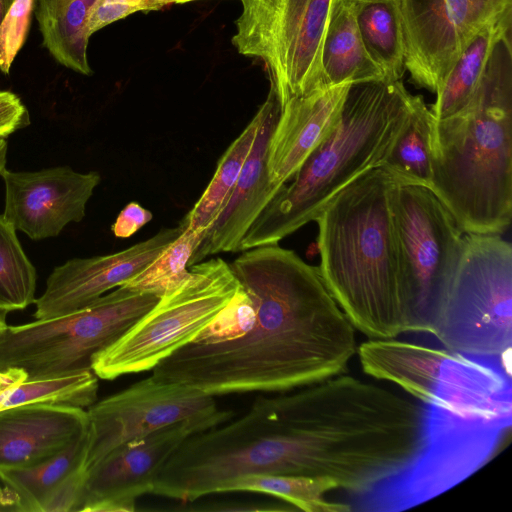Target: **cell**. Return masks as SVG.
Listing matches in <instances>:
<instances>
[{
	"label": "cell",
	"instance_id": "cell-29",
	"mask_svg": "<svg viewBox=\"0 0 512 512\" xmlns=\"http://www.w3.org/2000/svg\"><path fill=\"white\" fill-rule=\"evenodd\" d=\"M200 242L191 230L182 228L181 233L149 265L121 286L161 297L189 275L188 263Z\"/></svg>",
	"mask_w": 512,
	"mask_h": 512
},
{
	"label": "cell",
	"instance_id": "cell-34",
	"mask_svg": "<svg viewBox=\"0 0 512 512\" xmlns=\"http://www.w3.org/2000/svg\"><path fill=\"white\" fill-rule=\"evenodd\" d=\"M8 145L4 138H0V174L6 169Z\"/></svg>",
	"mask_w": 512,
	"mask_h": 512
},
{
	"label": "cell",
	"instance_id": "cell-24",
	"mask_svg": "<svg viewBox=\"0 0 512 512\" xmlns=\"http://www.w3.org/2000/svg\"><path fill=\"white\" fill-rule=\"evenodd\" d=\"M365 49L386 81L401 80L404 40L397 0H352Z\"/></svg>",
	"mask_w": 512,
	"mask_h": 512
},
{
	"label": "cell",
	"instance_id": "cell-6",
	"mask_svg": "<svg viewBox=\"0 0 512 512\" xmlns=\"http://www.w3.org/2000/svg\"><path fill=\"white\" fill-rule=\"evenodd\" d=\"M159 296L119 286L65 315L6 326L0 331V372L18 369L26 380L92 370L94 355L118 340Z\"/></svg>",
	"mask_w": 512,
	"mask_h": 512
},
{
	"label": "cell",
	"instance_id": "cell-5",
	"mask_svg": "<svg viewBox=\"0 0 512 512\" xmlns=\"http://www.w3.org/2000/svg\"><path fill=\"white\" fill-rule=\"evenodd\" d=\"M469 356L393 339L358 349L365 373L402 388L423 404L470 418H512L511 374L505 356Z\"/></svg>",
	"mask_w": 512,
	"mask_h": 512
},
{
	"label": "cell",
	"instance_id": "cell-9",
	"mask_svg": "<svg viewBox=\"0 0 512 512\" xmlns=\"http://www.w3.org/2000/svg\"><path fill=\"white\" fill-rule=\"evenodd\" d=\"M425 442L400 473L346 502L351 511L399 512L453 488L487 464L510 434L512 418H470L423 404Z\"/></svg>",
	"mask_w": 512,
	"mask_h": 512
},
{
	"label": "cell",
	"instance_id": "cell-8",
	"mask_svg": "<svg viewBox=\"0 0 512 512\" xmlns=\"http://www.w3.org/2000/svg\"><path fill=\"white\" fill-rule=\"evenodd\" d=\"M189 275L118 340L94 355L98 378L153 370L162 360L193 341L231 303L241 285L230 264L221 258L200 261Z\"/></svg>",
	"mask_w": 512,
	"mask_h": 512
},
{
	"label": "cell",
	"instance_id": "cell-21",
	"mask_svg": "<svg viewBox=\"0 0 512 512\" xmlns=\"http://www.w3.org/2000/svg\"><path fill=\"white\" fill-rule=\"evenodd\" d=\"M511 24L512 4L493 16L468 43L429 107L435 120L451 117L471 102L496 44L511 34Z\"/></svg>",
	"mask_w": 512,
	"mask_h": 512
},
{
	"label": "cell",
	"instance_id": "cell-23",
	"mask_svg": "<svg viewBox=\"0 0 512 512\" xmlns=\"http://www.w3.org/2000/svg\"><path fill=\"white\" fill-rule=\"evenodd\" d=\"M35 16L43 44L61 65L91 75L87 22L95 0H35Z\"/></svg>",
	"mask_w": 512,
	"mask_h": 512
},
{
	"label": "cell",
	"instance_id": "cell-25",
	"mask_svg": "<svg viewBox=\"0 0 512 512\" xmlns=\"http://www.w3.org/2000/svg\"><path fill=\"white\" fill-rule=\"evenodd\" d=\"M261 116L259 108L240 135L226 149L210 183L179 224L196 234L200 241L225 206L237 182L255 141Z\"/></svg>",
	"mask_w": 512,
	"mask_h": 512
},
{
	"label": "cell",
	"instance_id": "cell-32",
	"mask_svg": "<svg viewBox=\"0 0 512 512\" xmlns=\"http://www.w3.org/2000/svg\"><path fill=\"white\" fill-rule=\"evenodd\" d=\"M30 124V117L21 99L10 91L0 90V138H6Z\"/></svg>",
	"mask_w": 512,
	"mask_h": 512
},
{
	"label": "cell",
	"instance_id": "cell-10",
	"mask_svg": "<svg viewBox=\"0 0 512 512\" xmlns=\"http://www.w3.org/2000/svg\"><path fill=\"white\" fill-rule=\"evenodd\" d=\"M333 0H240L231 43L261 59L280 108L324 88L322 49Z\"/></svg>",
	"mask_w": 512,
	"mask_h": 512
},
{
	"label": "cell",
	"instance_id": "cell-3",
	"mask_svg": "<svg viewBox=\"0 0 512 512\" xmlns=\"http://www.w3.org/2000/svg\"><path fill=\"white\" fill-rule=\"evenodd\" d=\"M430 190L464 233H503L512 218L511 34L495 46L459 113L431 124Z\"/></svg>",
	"mask_w": 512,
	"mask_h": 512
},
{
	"label": "cell",
	"instance_id": "cell-22",
	"mask_svg": "<svg viewBox=\"0 0 512 512\" xmlns=\"http://www.w3.org/2000/svg\"><path fill=\"white\" fill-rule=\"evenodd\" d=\"M323 86L382 81L367 53L352 0H333L322 49ZM386 81V80H385Z\"/></svg>",
	"mask_w": 512,
	"mask_h": 512
},
{
	"label": "cell",
	"instance_id": "cell-35",
	"mask_svg": "<svg viewBox=\"0 0 512 512\" xmlns=\"http://www.w3.org/2000/svg\"><path fill=\"white\" fill-rule=\"evenodd\" d=\"M14 0H0V25Z\"/></svg>",
	"mask_w": 512,
	"mask_h": 512
},
{
	"label": "cell",
	"instance_id": "cell-36",
	"mask_svg": "<svg viewBox=\"0 0 512 512\" xmlns=\"http://www.w3.org/2000/svg\"><path fill=\"white\" fill-rule=\"evenodd\" d=\"M4 313L0 312V331L7 326Z\"/></svg>",
	"mask_w": 512,
	"mask_h": 512
},
{
	"label": "cell",
	"instance_id": "cell-28",
	"mask_svg": "<svg viewBox=\"0 0 512 512\" xmlns=\"http://www.w3.org/2000/svg\"><path fill=\"white\" fill-rule=\"evenodd\" d=\"M36 278L15 227L0 215V312L22 310L35 302Z\"/></svg>",
	"mask_w": 512,
	"mask_h": 512
},
{
	"label": "cell",
	"instance_id": "cell-17",
	"mask_svg": "<svg viewBox=\"0 0 512 512\" xmlns=\"http://www.w3.org/2000/svg\"><path fill=\"white\" fill-rule=\"evenodd\" d=\"M259 108L262 116L258 132L237 182L225 206L193 251L188 267L214 254L238 252L251 224L283 187L271 182L267 169L268 144L280 113V104L271 88Z\"/></svg>",
	"mask_w": 512,
	"mask_h": 512
},
{
	"label": "cell",
	"instance_id": "cell-16",
	"mask_svg": "<svg viewBox=\"0 0 512 512\" xmlns=\"http://www.w3.org/2000/svg\"><path fill=\"white\" fill-rule=\"evenodd\" d=\"M182 231L163 228L152 237L119 252L74 258L54 268L43 294L35 300L36 320L81 309L124 284L149 265Z\"/></svg>",
	"mask_w": 512,
	"mask_h": 512
},
{
	"label": "cell",
	"instance_id": "cell-26",
	"mask_svg": "<svg viewBox=\"0 0 512 512\" xmlns=\"http://www.w3.org/2000/svg\"><path fill=\"white\" fill-rule=\"evenodd\" d=\"M431 124L430 108L415 95L407 121L381 165L395 182L430 188Z\"/></svg>",
	"mask_w": 512,
	"mask_h": 512
},
{
	"label": "cell",
	"instance_id": "cell-31",
	"mask_svg": "<svg viewBox=\"0 0 512 512\" xmlns=\"http://www.w3.org/2000/svg\"><path fill=\"white\" fill-rule=\"evenodd\" d=\"M190 0H95L88 16L87 28L91 36L103 27L136 12L161 10Z\"/></svg>",
	"mask_w": 512,
	"mask_h": 512
},
{
	"label": "cell",
	"instance_id": "cell-15",
	"mask_svg": "<svg viewBox=\"0 0 512 512\" xmlns=\"http://www.w3.org/2000/svg\"><path fill=\"white\" fill-rule=\"evenodd\" d=\"M3 216L33 240L57 236L70 222H80L86 204L101 181L97 172L80 173L68 166L35 172L3 170Z\"/></svg>",
	"mask_w": 512,
	"mask_h": 512
},
{
	"label": "cell",
	"instance_id": "cell-20",
	"mask_svg": "<svg viewBox=\"0 0 512 512\" xmlns=\"http://www.w3.org/2000/svg\"><path fill=\"white\" fill-rule=\"evenodd\" d=\"M89 429L63 450L34 465L0 470L15 508L21 511H77L86 475Z\"/></svg>",
	"mask_w": 512,
	"mask_h": 512
},
{
	"label": "cell",
	"instance_id": "cell-11",
	"mask_svg": "<svg viewBox=\"0 0 512 512\" xmlns=\"http://www.w3.org/2000/svg\"><path fill=\"white\" fill-rule=\"evenodd\" d=\"M400 282L414 332H428L459 263L464 232L427 187L394 181L391 195Z\"/></svg>",
	"mask_w": 512,
	"mask_h": 512
},
{
	"label": "cell",
	"instance_id": "cell-30",
	"mask_svg": "<svg viewBox=\"0 0 512 512\" xmlns=\"http://www.w3.org/2000/svg\"><path fill=\"white\" fill-rule=\"evenodd\" d=\"M35 0H14L0 25V71L8 74L22 48Z\"/></svg>",
	"mask_w": 512,
	"mask_h": 512
},
{
	"label": "cell",
	"instance_id": "cell-7",
	"mask_svg": "<svg viewBox=\"0 0 512 512\" xmlns=\"http://www.w3.org/2000/svg\"><path fill=\"white\" fill-rule=\"evenodd\" d=\"M453 352L497 357L512 343V247L497 234H464L453 278L428 332Z\"/></svg>",
	"mask_w": 512,
	"mask_h": 512
},
{
	"label": "cell",
	"instance_id": "cell-19",
	"mask_svg": "<svg viewBox=\"0 0 512 512\" xmlns=\"http://www.w3.org/2000/svg\"><path fill=\"white\" fill-rule=\"evenodd\" d=\"M89 429L87 411L59 404L0 410V470L34 465L63 450Z\"/></svg>",
	"mask_w": 512,
	"mask_h": 512
},
{
	"label": "cell",
	"instance_id": "cell-14",
	"mask_svg": "<svg viewBox=\"0 0 512 512\" xmlns=\"http://www.w3.org/2000/svg\"><path fill=\"white\" fill-rule=\"evenodd\" d=\"M220 411L214 396L151 375L89 407L86 472L128 441L175 422Z\"/></svg>",
	"mask_w": 512,
	"mask_h": 512
},
{
	"label": "cell",
	"instance_id": "cell-2",
	"mask_svg": "<svg viewBox=\"0 0 512 512\" xmlns=\"http://www.w3.org/2000/svg\"><path fill=\"white\" fill-rule=\"evenodd\" d=\"M393 185L384 169H371L315 219L321 279L354 329L370 339L414 332L400 282Z\"/></svg>",
	"mask_w": 512,
	"mask_h": 512
},
{
	"label": "cell",
	"instance_id": "cell-27",
	"mask_svg": "<svg viewBox=\"0 0 512 512\" xmlns=\"http://www.w3.org/2000/svg\"><path fill=\"white\" fill-rule=\"evenodd\" d=\"M335 489L337 484L326 477L245 474L222 484L217 493L258 492L280 498L305 512H350L347 503L325 499L326 493Z\"/></svg>",
	"mask_w": 512,
	"mask_h": 512
},
{
	"label": "cell",
	"instance_id": "cell-13",
	"mask_svg": "<svg viewBox=\"0 0 512 512\" xmlns=\"http://www.w3.org/2000/svg\"><path fill=\"white\" fill-rule=\"evenodd\" d=\"M232 414L221 410L192 417L116 447L87 470L77 511H134L137 499L153 492L161 469L187 438L226 423Z\"/></svg>",
	"mask_w": 512,
	"mask_h": 512
},
{
	"label": "cell",
	"instance_id": "cell-1",
	"mask_svg": "<svg viewBox=\"0 0 512 512\" xmlns=\"http://www.w3.org/2000/svg\"><path fill=\"white\" fill-rule=\"evenodd\" d=\"M230 267L247 294L237 332L189 342L153 377L216 396L285 392L346 369L356 352L354 327L316 267L278 244L246 250Z\"/></svg>",
	"mask_w": 512,
	"mask_h": 512
},
{
	"label": "cell",
	"instance_id": "cell-33",
	"mask_svg": "<svg viewBox=\"0 0 512 512\" xmlns=\"http://www.w3.org/2000/svg\"><path fill=\"white\" fill-rule=\"evenodd\" d=\"M152 218L153 215L149 210L133 201L121 210L111 229L117 238H129Z\"/></svg>",
	"mask_w": 512,
	"mask_h": 512
},
{
	"label": "cell",
	"instance_id": "cell-18",
	"mask_svg": "<svg viewBox=\"0 0 512 512\" xmlns=\"http://www.w3.org/2000/svg\"><path fill=\"white\" fill-rule=\"evenodd\" d=\"M352 84L313 90L281 108L267 150L272 183L284 186L336 127Z\"/></svg>",
	"mask_w": 512,
	"mask_h": 512
},
{
	"label": "cell",
	"instance_id": "cell-12",
	"mask_svg": "<svg viewBox=\"0 0 512 512\" xmlns=\"http://www.w3.org/2000/svg\"><path fill=\"white\" fill-rule=\"evenodd\" d=\"M411 81L436 94L479 30L512 0H397Z\"/></svg>",
	"mask_w": 512,
	"mask_h": 512
},
{
	"label": "cell",
	"instance_id": "cell-37",
	"mask_svg": "<svg viewBox=\"0 0 512 512\" xmlns=\"http://www.w3.org/2000/svg\"><path fill=\"white\" fill-rule=\"evenodd\" d=\"M190 1L192 2V1H197V0H190Z\"/></svg>",
	"mask_w": 512,
	"mask_h": 512
},
{
	"label": "cell",
	"instance_id": "cell-4",
	"mask_svg": "<svg viewBox=\"0 0 512 512\" xmlns=\"http://www.w3.org/2000/svg\"><path fill=\"white\" fill-rule=\"evenodd\" d=\"M414 96L401 80L352 84L332 133L254 220L238 252L278 244L315 221L356 178L381 167L407 121Z\"/></svg>",
	"mask_w": 512,
	"mask_h": 512
}]
</instances>
